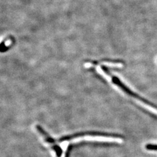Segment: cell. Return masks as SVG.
<instances>
[{
	"mask_svg": "<svg viewBox=\"0 0 157 157\" xmlns=\"http://www.w3.org/2000/svg\"><path fill=\"white\" fill-rule=\"evenodd\" d=\"M101 73H104V74H105L107 76L111 78V82L113 83L114 85H117L118 87L120 88L122 91H124L125 93H126L127 94H128L129 96L136 98V99L142 102H144V104H147V105H149L152 107H154V108H155V109H157V105H155V104H153V103H152V102L149 101V100L145 99L144 98L140 96V95H138V94H137V93H135L134 92L132 91L126 85H125L124 83L122 82L117 77L111 75L110 73L109 72V70H108L106 67H104L102 68Z\"/></svg>",
	"mask_w": 157,
	"mask_h": 157,
	"instance_id": "cell-1",
	"label": "cell"
},
{
	"mask_svg": "<svg viewBox=\"0 0 157 157\" xmlns=\"http://www.w3.org/2000/svg\"><path fill=\"white\" fill-rule=\"evenodd\" d=\"M145 149L149 151H157V145L156 144H147L145 145Z\"/></svg>",
	"mask_w": 157,
	"mask_h": 157,
	"instance_id": "cell-3",
	"label": "cell"
},
{
	"mask_svg": "<svg viewBox=\"0 0 157 157\" xmlns=\"http://www.w3.org/2000/svg\"><path fill=\"white\" fill-rule=\"evenodd\" d=\"M72 148H73V147L71 145H70V146L68 147V148L67 149L66 153V155H65L64 157H70V153H71V151Z\"/></svg>",
	"mask_w": 157,
	"mask_h": 157,
	"instance_id": "cell-4",
	"label": "cell"
},
{
	"mask_svg": "<svg viewBox=\"0 0 157 157\" xmlns=\"http://www.w3.org/2000/svg\"><path fill=\"white\" fill-rule=\"evenodd\" d=\"M35 128L39 135L41 136L44 142L51 148L57 157H60L62 155V149L58 144V141L49 135L41 126L36 125Z\"/></svg>",
	"mask_w": 157,
	"mask_h": 157,
	"instance_id": "cell-2",
	"label": "cell"
}]
</instances>
